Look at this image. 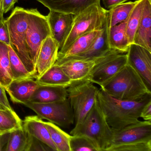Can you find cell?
<instances>
[{"instance_id": "6da1fadb", "label": "cell", "mask_w": 151, "mask_h": 151, "mask_svg": "<svg viewBox=\"0 0 151 151\" xmlns=\"http://www.w3.org/2000/svg\"><path fill=\"white\" fill-rule=\"evenodd\" d=\"M97 99L109 125L112 129H119L140 121L141 110L151 101V93L140 99L124 100L114 98L100 88Z\"/></svg>"}, {"instance_id": "7a4b0ae2", "label": "cell", "mask_w": 151, "mask_h": 151, "mask_svg": "<svg viewBox=\"0 0 151 151\" xmlns=\"http://www.w3.org/2000/svg\"><path fill=\"white\" fill-rule=\"evenodd\" d=\"M101 89L110 96L124 100H137L151 93L142 78L127 63Z\"/></svg>"}, {"instance_id": "3957f363", "label": "cell", "mask_w": 151, "mask_h": 151, "mask_svg": "<svg viewBox=\"0 0 151 151\" xmlns=\"http://www.w3.org/2000/svg\"><path fill=\"white\" fill-rule=\"evenodd\" d=\"M71 135H83L95 144L99 151H106L110 144L112 129L105 118L96 97L94 105L83 122L70 132Z\"/></svg>"}, {"instance_id": "277c9868", "label": "cell", "mask_w": 151, "mask_h": 151, "mask_svg": "<svg viewBox=\"0 0 151 151\" xmlns=\"http://www.w3.org/2000/svg\"><path fill=\"white\" fill-rule=\"evenodd\" d=\"M28 10L17 7L6 20L10 37V45L30 74L36 78V66L31 59L26 42Z\"/></svg>"}, {"instance_id": "5b68a950", "label": "cell", "mask_w": 151, "mask_h": 151, "mask_svg": "<svg viewBox=\"0 0 151 151\" xmlns=\"http://www.w3.org/2000/svg\"><path fill=\"white\" fill-rule=\"evenodd\" d=\"M108 12V10L102 8L100 2H98L75 15L71 31L58 55L64 54L79 37L94 31L102 30L107 22Z\"/></svg>"}, {"instance_id": "8992f818", "label": "cell", "mask_w": 151, "mask_h": 151, "mask_svg": "<svg viewBox=\"0 0 151 151\" xmlns=\"http://www.w3.org/2000/svg\"><path fill=\"white\" fill-rule=\"evenodd\" d=\"M99 89L89 81L72 83L67 88L68 98L73 109L75 127L84 120L94 105Z\"/></svg>"}, {"instance_id": "52a82bcc", "label": "cell", "mask_w": 151, "mask_h": 151, "mask_svg": "<svg viewBox=\"0 0 151 151\" xmlns=\"http://www.w3.org/2000/svg\"><path fill=\"white\" fill-rule=\"evenodd\" d=\"M28 26L26 42L31 59L36 66L42 43L49 36H52L47 17L37 9H28Z\"/></svg>"}, {"instance_id": "ba28073f", "label": "cell", "mask_w": 151, "mask_h": 151, "mask_svg": "<svg viewBox=\"0 0 151 151\" xmlns=\"http://www.w3.org/2000/svg\"><path fill=\"white\" fill-rule=\"evenodd\" d=\"M24 106L34 111L39 116L58 126L68 129L75 124V117L68 98L47 103L28 101Z\"/></svg>"}, {"instance_id": "9c48e42d", "label": "cell", "mask_w": 151, "mask_h": 151, "mask_svg": "<svg viewBox=\"0 0 151 151\" xmlns=\"http://www.w3.org/2000/svg\"><path fill=\"white\" fill-rule=\"evenodd\" d=\"M127 64V53L114 52L95 65L88 80L101 86L114 76Z\"/></svg>"}, {"instance_id": "30bf717a", "label": "cell", "mask_w": 151, "mask_h": 151, "mask_svg": "<svg viewBox=\"0 0 151 151\" xmlns=\"http://www.w3.org/2000/svg\"><path fill=\"white\" fill-rule=\"evenodd\" d=\"M150 141L151 121H139L119 129H112L110 144L106 149L119 145Z\"/></svg>"}, {"instance_id": "8fae6325", "label": "cell", "mask_w": 151, "mask_h": 151, "mask_svg": "<svg viewBox=\"0 0 151 151\" xmlns=\"http://www.w3.org/2000/svg\"><path fill=\"white\" fill-rule=\"evenodd\" d=\"M127 55V63L135 70L151 90V52L133 43L130 45Z\"/></svg>"}, {"instance_id": "7c38bea8", "label": "cell", "mask_w": 151, "mask_h": 151, "mask_svg": "<svg viewBox=\"0 0 151 151\" xmlns=\"http://www.w3.org/2000/svg\"><path fill=\"white\" fill-rule=\"evenodd\" d=\"M74 17L75 15L72 14L54 11H50L47 16L52 37L59 44L60 50L71 31Z\"/></svg>"}, {"instance_id": "4fadbf2b", "label": "cell", "mask_w": 151, "mask_h": 151, "mask_svg": "<svg viewBox=\"0 0 151 151\" xmlns=\"http://www.w3.org/2000/svg\"><path fill=\"white\" fill-rule=\"evenodd\" d=\"M115 51H118L111 49L109 44L107 22L106 24L102 30L100 35L86 51L72 57L57 60L55 64L59 65L65 62L73 60H96L106 56Z\"/></svg>"}, {"instance_id": "5bb4252c", "label": "cell", "mask_w": 151, "mask_h": 151, "mask_svg": "<svg viewBox=\"0 0 151 151\" xmlns=\"http://www.w3.org/2000/svg\"><path fill=\"white\" fill-rule=\"evenodd\" d=\"M109 55L96 60H73L65 62L58 65L61 68L64 73L70 79L72 83L89 81L88 79L95 65Z\"/></svg>"}, {"instance_id": "9a60e30c", "label": "cell", "mask_w": 151, "mask_h": 151, "mask_svg": "<svg viewBox=\"0 0 151 151\" xmlns=\"http://www.w3.org/2000/svg\"><path fill=\"white\" fill-rule=\"evenodd\" d=\"M60 46L57 41L50 36L42 43L36 64V78L41 76L56 62Z\"/></svg>"}, {"instance_id": "2e32d148", "label": "cell", "mask_w": 151, "mask_h": 151, "mask_svg": "<svg viewBox=\"0 0 151 151\" xmlns=\"http://www.w3.org/2000/svg\"><path fill=\"white\" fill-rule=\"evenodd\" d=\"M39 85L33 78L13 80L5 88L13 102L24 105L29 101L31 97Z\"/></svg>"}, {"instance_id": "e0dca14e", "label": "cell", "mask_w": 151, "mask_h": 151, "mask_svg": "<svg viewBox=\"0 0 151 151\" xmlns=\"http://www.w3.org/2000/svg\"><path fill=\"white\" fill-rule=\"evenodd\" d=\"M50 10L64 14H78L101 0H37Z\"/></svg>"}, {"instance_id": "ac0fdd59", "label": "cell", "mask_w": 151, "mask_h": 151, "mask_svg": "<svg viewBox=\"0 0 151 151\" xmlns=\"http://www.w3.org/2000/svg\"><path fill=\"white\" fill-rule=\"evenodd\" d=\"M133 43L151 52V0H145L141 20Z\"/></svg>"}, {"instance_id": "d6986e66", "label": "cell", "mask_w": 151, "mask_h": 151, "mask_svg": "<svg viewBox=\"0 0 151 151\" xmlns=\"http://www.w3.org/2000/svg\"><path fill=\"white\" fill-rule=\"evenodd\" d=\"M44 122L38 116H30L23 121L22 126L30 136L49 147L52 151H57Z\"/></svg>"}, {"instance_id": "ffe728a7", "label": "cell", "mask_w": 151, "mask_h": 151, "mask_svg": "<svg viewBox=\"0 0 151 151\" xmlns=\"http://www.w3.org/2000/svg\"><path fill=\"white\" fill-rule=\"evenodd\" d=\"M68 98L67 87L39 85L31 97L29 101L47 103L64 100Z\"/></svg>"}, {"instance_id": "44dd1931", "label": "cell", "mask_w": 151, "mask_h": 151, "mask_svg": "<svg viewBox=\"0 0 151 151\" xmlns=\"http://www.w3.org/2000/svg\"><path fill=\"white\" fill-rule=\"evenodd\" d=\"M39 85L67 87L72 84L70 79L59 65L55 64L43 75L36 78Z\"/></svg>"}, {"instance_id": "7402d4cb", "label": "cell", "mask_w": 151, "mask_h": 151, "mask_svg": "<svg viewBox=\"0 0 151 151\" xmlns=\"http://www.w3.org/2000/svg\"><path fill=\"white\" fill-rule=\"evenodd\" d=\"M126 20L108 28V39L110 48L123 53L127 52L130 45L125 33Z\"/></svg>"}, {"instance_id": "603a6c76", "label": "cell", "mask_w": 151, "mask_h": 151, "mask_svg": "<svg viewBox=\"0 0 151 151\" xmlns=\"http://www.w3.org/2000/svg\"><path fill=\"white\" fill-rule=\"evenodd\" d=\"M102 30L94 31L79 37L64 54L58 55L57 60L72 57L85 52L100 35Z\"/></svg>"}, {"instance_id": "cb8c5ba5", "label": "cell", "mask_w": 151, "mask_h": 151, "mask_svg": "<svg viewBox=\"0 0 151 151\" xmlns=\"http://www.w3.org/2000/svg\"><path fill=\"white\" fill-rule=\"evenodd\" d=\"M31 140L32 136L22 126L10 132L4 151H29Z\"/></svg>"}, {"instance_id": "d4e9b609", "label": "cell", "mask_w": 151, "mask_h": 151, "mask_svg": "<svg viewBox=\"0 0 151 151\" xmlns=\"http://www.w3.org/2000/svg\"><path fill=\"white\" fill-rule=\"evenodd\" d=\"M44 122L57 151H71L70 143L71 135L51 122Z\"/></svg>"}, {"instance_id": "484cf974", "label": "cell", "mask_w": 151, "mask_h": 151, "mask_svg": "<svg viewBox=\"0 0 151 151\" xmlns=\"http://www.w3.org/2000/svg\"><path fill=\"white\" fill-rule=\"evenodd\" d=\"M138 1V0L133 2L129 1L123 3L108 10V28H111L126 21Z\"/></svg>"}, {"instance_id": "4316f807", "label": "cell", "mask_w": 151, "mask_h": 151, "mask_svg": "<svg viewBox=\"0 0 151 151\" xmlns=\"http://www.w3.org/2000/svg\"><path fill=\"white\" fill-rule=\"evenodd\" d=\"M145 0H138L126 20L125 33L129 44H133L134 37L140 23Z\"/></svg>"}, {"instance_id": "83f0119b", "label": "cell", "mask_w": 151, "mask_h": 151, "mask_svg": "<svg viewBox=\"0 0 151 151\" xmlns=\"http://www.w3.org/2000/svg\"><path fill=\"white\" fill-rule=\"evenodd\" d=\"M13 80L9 63V45L0 41V84L5 89Z\"/></svg>"}, {"instance_id": "f1b7e54d", "label": "cell", "mask_w": 151, "mask_h": 151, "mask_svg": "<svg viewBox=\"0 0 151 151\" xmlns=\"http://www.w3.org/2000/svg\"><path fill=\"white\" fill-rule=\"evenodd\" d=\"M23 121L14 109H0V134L22 127Z\"/></svg>"}, {"instance_id": "f546056e", "label": "cell", "mask_w": 151, "mask_h": 151, "mask_svg": "<svg viewBox=\"0 0 151 151\" xmlns=\"http://www.w3.org/2000/svg\"><path fill=\"white\" fill-rule=\"evenodd\" d=\"M9 54L13 80L33 78L10 45H9Z\"/></svg>"}, {"instance_id": "4dcf8cb0", "label": "cell", "mask_w": 151, "mask_h": 151, "mask_svg": "<svg viewBox=\"0 0 151 151\" xmlns=\"http://www.w3.org/2000/svg\"><path fill=\"white\" fill-rule=\"evenodd\" d=\"M70 144L71 151H99L95 144L83 135H71Z\"/></svg>"}, {"instance_id": "1f68e13d", "label": "cell", "mask_w": 151, "mask_h": 151, "mask_svg": "<svg viewBox=\"0 0 151 151\" xmlns=\"http://www.w3.org/2000/svg\"><path fill=\"white\" fill-rule=\"evenodd\" d=\"M106 151H151V141L115 146Z\"/></svg>"}, {"instance_id": "d6a6232c", "label": "cell", "mask_w": 151, "mask_h": 151, "mask_svg": "<svg viewBox=\"0 0 151 151\" xmlns=\"http://www.w3.org/2000/svg\"><path fill=\"white\" fill-rule=\"evenodd\" d=\"M0 41L10 45V37L7 24L4 19L0 23Z\"/></svg>"}, {"instance_id": "836d02e7", "label": "cell", "mask_w": 151, "mask_h": 151, "mask_svg": "<svg viewBox=\"0 0 151 151\" xmlns=\"http://www.w3.org/2000/svg\"><path fill=\"white\" fill-rule=\"evenodd\" d=\"M0 109H13L9 101L6 94V90L0 84Z\"/></svg>"}, {"instance_id": "e575fe53", "label": "cell", "mask_w": 151, "mask_h": 151, "mask_svg": "<svg viewBox=\"0 0 151 151\" xmlns=\"http://www.w3.org/2000/svg\"><path fill=\"white\" fill-rule=\"evenodd\" d=\"M52 150L49 147L32 136L30 151H47Z\"/></svg>"}, {"instance_id": "d590c367", "label": "cell", "mask_w": 151, "mask_h": 151, "mask_svg": "<svg viewBox=\"0 0 151 151\" xmlns=\"http://www.w3.org/2000/svg\"><path fill=\"white\" fill-rule=\"evenodd\" d=\"M140 118L144 121H151V101L147 103L142 109Z\"/></svg>"}, {"instance_id": "8d00e7d4", "label": "cell", "mask_w": 151, "mask_h": 151, "mask_svg": "<svg viewBox=\"0 0 151 151\" xmlns=\"http://www.w3.org/2000/svg\"><path fill=\"white\" fill-rule=\"evenodd\" d=\"M127 1L128 0H102V2L105 7L109 10Z\"/></svg>"}, {"instance_id": "74e56055", "label": "cell", "mask_w": 151, "mask_h": 151, "mask_svg": "<svg viewBox=\"0 0 151 151\" xmlns=\"http://www.w3.org/2000/svg\"><path fill=\"white\" fill-rule=\"evenodd\" d=\"M18 0H3V10L4 14L8 13L9 11L14 9L15 4Z\"/></svg>"}, {"instance_id": "f35d334b", "label": "cell", "mask_w": 151, "mask_h": 151, "mask_svg": "<svg viewBox=\"0 0 151 151\" xmlns=\"http://www.w3.org/2000/svg\"><path fill=\"white\" fill-rule=\"evenodd\" d=\"M10 132H6L0 135V151L5 150L8 142Z\"/></svg>"}, {"instance_id": "ab89813d", "label": "cell", "mask_w": 151, "mask_h": 151, "mask_svg": "<svg viewBox=\"0 0 151 151\" xmlns=\"http://www.w3.org/2000/svg\"><path fill=\"white\" fill-rule=\"evenodd\" d=\"M3 0H0V23L4 20V12L3 10Z\"/></svg>"}, {"instance_id": "60d3db41", "label": "cell", "mask_w": 151, "mask_h": 151, "mask_svg": "<svg viewBox=\"0 0 151 151\" xmlns=\"http://www.w3.org/2000/svg\"><path fill=\"white\" fill-rule=\"evenodd\" d=\"M0 135H1V134H0Z\"/></svg>"}, {"instance_id": "b9f144b4", "label": "cell", "mask_w": 151, "mask_h": 151, "mask_svg": "<svg viewBox=\"0 0 151 151\" xmlns=\"http://www.w3.org/2000/svg\"></svg>"}]
</instances>
